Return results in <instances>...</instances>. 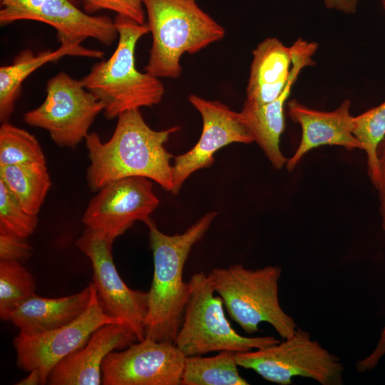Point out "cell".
<instances>
[{
  "instance_id": "30bf717a",
  "label": "cell",
  "mask_w": 385,
  "mask_h": 385,
  "mask_svg": "<svg viewBox=\"0 0 385 385\" xmlns=\"http://www.w3.org/2000/svg\"><path fill=\"white\" fill-rule=\"evenodd\" d=\"M114 322L120 323L106 314L95 288L86 309L70 323L34 335L19 333L14 339L17 366L26 372L36 370L45 384L62 359L84 346L96 329Z\"/></svg>"
},
{
  "instance_id": "f1b7e54d",
  "label": "cell",
  "mask_w": 385,
  "mask_h": 385,
  "mask_svg": "<svg viewBox=\"0 0 385 385\" xmlns=\"http://www.w3.org/2000/svg\"><path fill=\"white\" fill-rule=\"evenodd\" d=\"M379 158V213L381 218V228L385 231V138L379 143L377 149Z\"/></svg>"
},
{
  "instance_id": "ba28073f",
  "label": "cell",
  "mask_w": 385,
  "mask_h": 385,
  "mask_svg": "<svg viewBox=\"0 0 385 385\" xmlns=\"http://www.w3.org/2000/svg\"><path fill=\"white\" fill-rule=\"evenodd\" d=\"M103 109V103L81 80L61 71L48 81L44 101L27 112L24 119L29 125L47 130L58 146L73 148L86 139Z\"/></svg>"
},
{
  "instance_id": "6da1fadb",
  "label": "cell",
  "mask_w": 385,
  "mask_h": 385,
  "mask_svg": "<svg viewBox=\"0 0 385 385\" xmlns=\"http://www.w3.org/2000/svg\"><path fill=\"white\" fill-rule=\"evenodd\" d=\"M179 129L174 126L155 130L145 122L139 109H133L118 115L115 130L107 142H102L96 133H88L85 140L91 162L87 170L89 188L97 191L113 181L140 176L171 192L173 155L164 145Z\"/></svg>"
},
{
  "instance_id": "484cf974",
  "label": "cell",
  "mask_w": 385,
  "mask_h": 385,
  "mask_svg": "<svg viewBox=\"0 0 385 385\" xmlns=\"http://www.w3.org/2000/svg\"><path fill=\"white\" fill-rule=\"evenodd\" d=\"M38 224L37 215L26 212L0 180V232L27 237Z\"/></svg>"
},
{
  "instance_id": "ac0fdd59",
  "label": "cell",
  "mask_w": 385,
  "mask_h": 385,
  "mask_svg": "<svg viewBox=\"0 0 385 385\" xmlns=\"http://www.w3.org/2000/svg\"><path fill=\"white\" fill-rule=\"evenodd\" d=\"M95 287L93 283L72 295L46 298L31 294L10 314L9 320L19 333L34 335L70 323L78 318L89 305Z\"/></svg>"
},
{
  "instance_id": "277c9868",
  "label": "cell",
  "mask_w": 385,
  "mask_h": 385,
  "mask_svg": "<svg viewBox=\"0 0 385 385\" xmlns=\"http://www.w3.org/2000/svg\"><path fill=\"white\" fill-rule=\"evenodd\" d=\"M143 4L152 34L145 71L157 78H179L184 53L194 54L225 37V29L197 0H143Z\"/></svg>"
},
{
  "instance_id": "d6a6232c",
  "label": "cell",
  "mask_w": 385,
  "mask_h": 385,
  "mask_svg": "<svg viewBox=\"0 0 385 385\" xmlns=\"http://www.w3.org/2000/svg\"><path fill=\"white\" fill-rule=\"evenodd\" d=\"M381 5L384 10L385 11V0H381Z\"/></svg>"
},
{
  "instance_id": "9a60e30c",
  "label": "cell",
  "mask_w": 385,
  "mask_h": 385,
  "mask_svg": "<svg viewBox=\"0 0 385 385\" xmlns=\"http://www.w3.org/2000/svg\"><path fill=\"white\" fill-rule=\"evenodd\" d=\"M291 46L292 66L289 79L280 96L265 104L245 100L240 118L252 134L254 141L262 150L272 166L281 170L287 162L280 150V137L285 129L284 107L292 88L301 71L307 66H313V56L318 49V43L298 38Z\"/></svg>"
},
{
  "instance_id": "cb8c5ba5",
  "label": "cell",
  "mask_w": 385,
  "mask_h": 385,
  "mask_svg": "<svg viewBox=\"0 0 385 385\" xmlns=\"http://www.w3.org/2000/svg\"><path fill=\"white\" fill-rule=\"evenodd\" d=\"M46 164L36 138L24 129L5 122L0 128V166Z\"/></svg>"
},
{
  "instance_id": "7a4b0ae2",
  "label": "cell",
  "mask_w": 385,
  "mask_h": 385,
  "mask_svg": "<svg viewBox=\"0 0 385 385\" xmlns=\"http://www.w3.org/2000/svg\"><path fill=\"white\" fill-rule=\"evenodd\" d=\"M217 212L206 213L184 232L166 235L150 219V245L154 272L149 292L145 338L174 343L191 294L190 281L183 280L184 265L193 245L209 229Z\"/></svg>"
},
{
  "instance_id": "603a6c76",
  "label": "cell",
  "mask_w": 385,
  "mask_h": 385,
  "mask_svg": "<svg viewBox=\"0 0 385 385\" xmlns=\"http://www.w3.org/2000/svg\"><path fill=\"white\" fill-rule=\"evenodd\" d=\"M353 133L366 154L368 175L376 189L379 177L377 149L385 138V101L354 116Z\"/></svg>"
},
{
  "instance_id": "7c38bea8",
  "label": "cell",
  "mask_w": 385,
  "mask_h": 385,
  "mask_svg": "<svg viewBox=\"0 0 385 385\" xmlns=\"http://www.w3.org/2000/svg\"><path fill=\"white\" fill-rule=\"evenodd\" d=\"M159 200L151 180L133 176L113 181L99 190L89 202L82 222L90 229L114 240L135 222L146 223Z\"/></svg>"
},
{
  "instance_id": "83f0119b",
  "label": "cell",
  "mask_w": 385,
  "mask_h": 385,
  "mask_svg": "<svg viewBox=\"0 0 385 385\" xmlns=\"http://www.w3.org/2000/svg\"><path fill=\"white\" fill-rule=\"evenodd\" d=\"M32 251L26 237L0 232V260L25 262L31 256Z\"/></svg>"
},
{
  "instance_id": "8992f818",
  "label": "cell",
  "mask_w": 385,
  "mask_h": 385,
  "mask_svg": "<svg viewBox=\"0 0 385 385\" xmlns=\"http://www.w3.org/2000/svg\"><path fill=\"white\" fill-rule=\"evenodd\" d=\"M191 294L174 344L185 356L220 351L242 352L279 342L272 336L244 337L227 320L222 299L210 274L197 272L189 280Z\"/></svg>"
},
{
  "instance_id": "1f68e13d",
  "label": "cell",
  "mask_w": 385,
  "mask_h": 385,
  "mask_svg": "<svg viewBox=\"0 0 385 385\" xmlns=\"http://www.w3.org/2000/svg\"><path fill=\"white\" fill-rule=\"evenodd\" d=\"M18 385H36L41 384V376L36 370H32L29 372V375L16 383Z\"/></svg>"
},
{
  "instance_id": "5b68a950",
  "label": "cell",
  "mask_w": 385,
  "mask_h": 385,
  "mask_svg": "<svg viewBox=\"0 0 385 385\" xmlns=\"http://www.w3.org/2000/svg\"><path fill=\"white\" fill-rule=\"evenodd\" d=\"M210 274L230 317L247 334L260 332L261 322L270 324L282 339L294 333L297 324L279 300V267L251 270L235 264Z\"/></svg>"
},
{
  "instance_id": "4dcf8cb0",
  "label": "cell",
  "mask_w": 385,
  "mask_h": 385,
  "mask_svg": "<svg viewBox=\"0 0 385 385\" xmlns=\"http://www.w3.org/2000/svg\"><path fill=\"white\" fill-rule=\"evenodd\" d=\"M328 9H334L346 14H354L357 9L358 0H323Z\"/></svg>"
},
{
  "instance_id": "5bb4252c",
  "label": "cell",
  "mask_w": 385,
  "mask_h": 385,
  "mask_svg": "<svg viewBox=\"0 0 385 385\" xmlns=\"http://www.w3.org/2000/svg\"><path fill=\"white\" fill-rule=\"evenodd\" d=\"M0 5L1 26L21 20L43 22L56 30L61 42L92 38L110 46L118 37L114 21L86 13L69 0H0Z\"/></svg>"
},
{
  "instance_id": "d4e9b609",
  "label": "cell",
  "mask_w": 385,
  "mask_h": 385,
  "mask_svg": "<svg viewBox=\"0 0 385 385\" xmlns=\"http://www.w3.org/2000/svg\"><path fill=\"white\" fill-rule=\"evenodd\" d=\"M31 273L17 261L0 260V317L9 320L11 312L34 293Z\"/></svg>"
},
{
  "instance_id": "e0dca14e",
  "label": "cell",
  "mask_w": 385,
  "mask_h": 385,
  "mask_svg": "<svg viewBox=\"0 0 385 385\" xmlns=\"http://www.w3.org/2000/svg\"><path fill=\"white\" fill-rule=\"evenodd\" d=\"M138 341L134 332L123 323L105 324L96 329L81 348L62 359L51 371V385H99L102 364L113 351L123 349Z\"/></svg>"
},
{
  "instance_id": "f546056e",
  "label": "cell",
  "mask_w": 385,
  "mask_h": 385,
  "mask_svg": "<svg viewBox=\"0 0 385 385\" xmlns=\"http://www.w3.org/2000/svg\"><path fill=\"white\" fill-rule=\"evenodd\" d=\"M385 355V322L381 331L379 340L373 351L365 358L356 363L359 372H366L373 370Z\"/></svg>"
},
{
  "instance_id": "7402d4cb",
  "label": "cell",
  "mask_w": 385,
  "mask_h": 385,
  "mask_svg": "<svg viewBox=\"0 0 385 385\" xmlns=\"http://www.w3.org/2000/svg\"><path fill=\"white\" fill-rule=\"evenodd\" d=\"M234 351H220L213 356H186L180 385H247L239 373Z\"/></svg>"
},
{
  "instance_id": "2e32d148",
  "label": "cell",
  "mask_w": 385,
  "mask_h": 385,
  "mask_svg": "<svg viewBox=\"0 0 385 385\" xmlns=\"http://www.w3.org/2000/svg\"><path fill=\"white\" fill-rule=\"evenodd\" d=\"M287 107L289 117L302 129L298 148L286 163L289 172L309 151L322 145L342 146L347 150L363 149L353 133L354 116L350 113L349 100L344 101L332 111L310 108L296 99L290 100Z\"/></svg>"
},
{
  "instance_id": "9c48e42d",
  "label": "cell",
  "mask_w": 385,
  "mask_h": 385,
  "mask_svg": "<svg viewBox=\"0 0 385 385\" xmlns=\"http://www.w3.org/2000/svg\"><path fill=\"white\" fill-rule=\"evenodd\" d=\"M113 241L86 227L76 244L91 262L93 284L106 314L127 325L134 332L138 342L142 341L145 339L149 292L132 289L120 278L112 255Z\"/></svg>"
},
{
  "instance_id": "3957f363",
  "label": "cell",
  "mask_w": 385,
  "mask_h": 385,
  "mask_svg": "<svg viewBox=\"0 0 385 385\" xmlns=\"http://www.w3.org/2000/svg\"><path fill=\"white\" fill-rule=\"evenodd\" d=\"M118 32V46L111 56L96 63L81 79L83 86L103 105L107 119L141 107H153L162 100V82L135 66L138 41L150 32L147 24H140L123 16L114 20Z\"/></svg>"
},
{
  "instance_id": "8fae6325",
  "label": "cell",
  "mask_w": 385,
  "mask_h": 385,
  "mask_svg": "<svg viewBox=\"0 0 385 385\" xmlns=\"http://www.w3.org/2000/svg\"><path fill=\"white\" fill-rule=\"evenodd\" d=\"M185 357L173 342L145 338L106 356L102 364V384L180 385Z\"/></svg>"
},
{
  "instance_id": "4316f807",
  "label": "cell",
  "mask_w": 385,
  "mask_h": 385,
  "mask_svg": "<svg viewBox=\"0 0 385 385\" xmlns=\"http://www.w3.org/2000/svg\"><path fill=\"white\" fill-rule=\"evenodd\" d=\"M81 2L86 13L91 14L99 10L113 11L134 21L144 24L145 11L143 0H69Z\"/></svg>"
},
{
  "instance_id": "4fadbf2b",
  "label": "cell",
  "mask_w": 385,
  "mask_h": 385,
  "mask_svg": "<svg viewBox=\"0 0 385 385\" xmlns=\"http://www.w3.org/2000/svg\"><path fill=\"white\" fill-rule=\"evenodd\" d=\"M188 101L200 113L202 128L200 139L188 152L174 158L173 187L176 195L183 183L194 172L210 168L215 162L214 154L233 143H251L254 138L243 123L240 113L219 101H210L190 94Z\"/></svg>"
},
{
  "instance_id": "52a82bcc",
  "label": "cell",
  "mask_w": 385,
  "mask_h": 385,
  "mask_svg": "<svg viewBox=\"0 0 385 385\" xmlns=\"http://www.w3.org/2000/svg\"><path fill=\"white\" fill-rule=\"evenodd\" d=\"M235 358L238 366L279 385L291 384L294 377L309 378L322 385L344 384V367L339 358L298 327L282 342L255 351L235 352Z\"/></svg>"
},
{
  "instance_id": "ffe728a7",
  "label": "cell",
  "mask_w": 385,
  "mask_h": 385,
  "mask_svg": "<svg viewBox=\"0 0 385 385\" xmlns=\"http://www.w3.org/2000/svg\"><path fill=\"white\" fill-rule=\"evenodd\" d=\"M79 41H63L55 51H43L34 54L24 49L18 54L12 64L0 68V120L7 122L14 110V104L21 93V85L27 77L43 65L66 56L102 58L104 53L87 48Z\"/></svg>"
},
{
  "instance_id": "d6986e66",
  "label": "cell",
  "mask_w": 385,
  "mask_h": 385,
  "mask_svg": "<svg viewBox=\"0 0 385 385\" xmlns=\"http://www.w3.org/2000/svg\"><path fill=\"white\" fill-rule=\"evenodd\" d=\"M252 61L246 87L247 100L265 104L284 91L291 75L292 51L275 37H269L252 51Z\"/></svg>"
},
{
  "instance_id": "44dd1931",
  "label": "cell",
  "mask_w": 385,
  "mask_h": 385,
  "mask_svg": "<svg viewBox=\"0 0 385 385\" xmlns=\"http://www.w3.org/2000/svg\"><path fill=\"white\" fill-rule=\"evenodd\" d=\"M0 180L23 209L37 215L51 187L46 164L0 166Z\"/></svg>"
}]
</instances>
